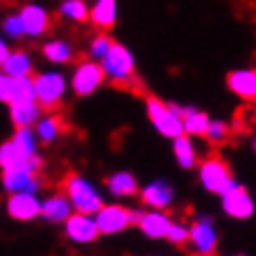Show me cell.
Here are the masks:
<instances>
[{
	"instance_id": "6da1fadb",
	"label": "cell",
	"mask_w": 256,
	"mask_h": 256,
	"mask_svg": "<svg viewBox=\"0 0 256 256\" xmlns=\"http://www.w3.org/2000/svg\"><path fill=\"white\" fill-rule=\"evenodd\" d=\"M98 63L106 76V80L115 82V85H132L137 78L135 54L130 52V48L120 42H113L108 52Z\"/></svg>"
},
{
	"instance_id": "7a4b0ae2",
	"label": "cell",
	"mask_w": 256,
	"mask_h": 256,
	"mask_svg": "<svg viewBox=\"0 0 256 256\" xmlns=\"http://www.w3.org/2000/svg\"><path fill=\"white\" fill-rule=\"evenodd\" d=\"M70 89L68 76L59 70H48V72H37L33 76V92L35 102L42 106V111H54L63 104L66 94Z\"/></svg>"
},
{
	"instance_id": "3957f363",
	"label": "cell",
	"mask_w": 256,
	"mask_h": 256,
	"mask_svg": "<svg viewBox=\"0 0 256 256\" xmlns=\"http://www.w3.org/2000/svg\"><path fill=\"white\" fill-rule=\"evenodd\" d=\"M146 113H148L150 124L168 139H176L184 135L182 132V106L176 102H163L156 96L146 98Z\"/></svg>"
},
{
	"instance_id": "277c9868",
	"label": "cell",
	"mask_w": 256,
	"mask_h": 256,
	"mask_svg": "<svg viewBox=\"0 0 256 256\" xmlns=\"http://www.w3.org/2000/svg\"><path fill=\"white\" fill-rule=\"evenodd\" d=\"M63 194L72 204L74 213H85V215H96L102 208V196L96 189L92 180H87L80 174H70L63 180Z\"/></svg>"
},
{
	"instance_id": "5b68a950",
	"label": "cell",
	"mask_w": 256,
	"mask_h": 256,
	"mask_svg": "<svg viewBox=\"0 0 256 256\" xmlns=\"http://www.w3.org/2000/svg\"><path fill=\"white\" fill-rule=\"evenodd\" d=\"M104 80H106V76L102 72L100 63L85 59L74 66V72L68 82H70V89H72L78 98H87V96L98 92V89L104 85Z\"/></svg>"
},
{
	"instance_id": "8992f818",
	"label": "cell",
	"mask_w": 256,
	"mask_h": 256,
	"mask_svg": "<svg viewBox=\"0 0 256 256\" xmlns=\"http://www.w3.org/2000/svg\"><path fill=\"white\" fill-rule=\"evenodd\" d=\"M200 182L210 194L222 196L230 184L234 182V176L230 172L228 163L220 156H208L200 163Z\"/></svg>"
},
{
	"instance_id": "52a82bcc",
	"label": "cell",
	"mask_w": 256,
	"mask_h": 256,
	"mask_svg": "<svg viewBox=\"0 0 256 256\" xmlns=\"http://www.w3.org/2000/svg\"><path fill=\"white\" fill-rule=\"evenodd\" d=\"M222 208L232 220H250L254 215V200L241 182H232L222 194Z\"/></svg>"
},
{
	"instance_id": "ba28073f",
	"label": "cell",
	"mask_w": 256,
	"mask_h": 256,
	"mask_svg": "<svg viewBox=\"0 0 256 256\" xmlns=\"http://www.w3.org/2000/svg\"><path fill=\"white\" fill-rule=\"evenodd\" d=\"M94 220L100 234H118L128 226H132V210L120 206V204H102Z\"/></svg>"
},
{
	"instance_id": "9c48e42d",
	"label": "cell",
	"mask_w": 256,
	"mask_h": 256,
	"mask_svg": "<svg viewBox=\"0 0 256 256\" xmlns=\"http://www.w3.org/2000/svg\"><path fill=\"white\" fill-rule=\"evenodd\" d=\"M40 208H42L40 194H28V191L9 194L7 202H4V213L14 222H33L40 217Z\"/></svg>"
},
{
	"instance_id": "30bf717a",
	"label": "cell",
	"mask_w": 256,
	"mask_h": 256,
	"mask_svg": "<svg viewBox=\"0 0 256 256\" xmlns=\"http://www.w3.org/2000/svg\"><path fill=\"white\" fill-rule=\"evenodd\" d=\"M0 184H2L4 194H20V191H28V194H40L42 191V178L40 174L30 172L28 168H11L2 170L0 174Z\"/></svg>"
},
{
	"instance_id": "8fae6325",
	"label": "cell",
	"mask_w": 256,
	"mask_h": 256,
	"mask_svg": "<svg viewBox=\"0 0 256 256\" xmlns=\"http://www.w3.org/2000/svg\"><path fill=\"white\" fill-rule=\"evenodd\" d=\"M63 232H66V239L76 243V246H87V243H94L100 236L94 215H85V213L70 215L63 222Z\"/></svg>"
},
{
	"instance_id": "7c38bea8",
	"label": "cell",
	"mask_w": 256,
	"mask_h": 256,
	"mask_svg": "<svg viewBox=\"0 0 256 256\" xmlns=\"http://www.w3.org/2000/svg\"><path fill=\"white\" fill-rule=\"evenodd\" d=\"M191 248L200 256H213L217 250V228L210 217H198L189 226V241Z\"/></svg>"
},
{
	"instance_id": "4fadbf2b",
	"label": "cell",
	"mask_w": 256,
	"mask_h": 256,
	"mask_svg": "<svg viewBox=\"0 0 256 256\" xmlns=\"http://www.w3.org/2000/svg\"><path fill=\"white\" fill-rule=\"evenodd\" d=\"M18 18L22 22V28H24V37H37L46 35L48 28H50V14L44 4H37V2H28L18 11Z\"/></svg>"
},
{
	"instance_id": "5bb4252c",
	"label": "cell",
	"mask_w": 256,
	"mask_h": 256,
	"mask_svg": "<svg viewBox=\"0 0 256 256\" xmlns=\"http://www.w3.org/2000/svg\"><path fill=\"white\" fill-rule=\"evenodd\" d=\"M22 100H35L33 76L14 78V76L0 74V102L2 104H14V102Z\"/></svg>"
},
{
	"instance_id": "9a60e30c",
	"label": "cell",
	"mask_w": 256,
	"mask_h": 256,
	"mask_svg": "<svg viewBox=\"0 0 256 256\" xmlns=\"http://www.w3.org/2000/svg\"><path fill=\"white\" fill-rule=\"evenodd\" d=\"M226 87L232 92L236 98L246 102H256V70H232L226 76Z\"/></svg>"
},
{
	"instance_id": "2e32d148",
	"label": "cell",
	"mask_w": 256,
	"mask_h": 256,
	"mask_svg": "<svg viewBox=\"0 0 256 256\" xmlns=\"http://www.w3.org/2000/svg\"><path fill=\"white\" fill-rule=\"evenodd\" d=\"M72 213H74V208H72V204H70V200L66 198L63 191L42 198L40 217L42 220H46L48 224H63Z\"/></svg>"
},
{
	"instance_id": "e0dca14e",
	"label": "cell",
	"mask_w": 256,
	"mask_h": 256,
	"mask_svg": "<svg viewBox=\"0 0 256 256\" xmlns=\"http://www.w3.org/2000/svg\"><path fill=\"white\" fill-rule=\"evenodd\" d=\"M142 202L150 208L165 210L174 202V189L168 180H152L142 189Z\"/></svg>"
},
{
	"instance_id": "ac0fdd59",
	"label": "cell",
	"mask_w": 256,
	"mask_h": 256,
	"mask_svg": "<svg viewBox=\"0 0 256 256\" xmlns=\"http://www.w3.org/2000/svg\"><path fill=\"white\" fill-rule=\"evenodd\" d=\"M35 63L33 56L24 50H9L7 56L0 61V72L14 76V78H24V76H33Z\"/></svg>"
},
{
	"instance_id": "d6986e66",
	"label": "cell",
	"mask_w": 256,
	"mask_h": 256,
	"mask_svg": "<svg viewBox=\"0 0 256 256\" xmlns=\"http://www.w3.org/2000/svg\"><path fill=\"white\" fill-rule=\"evenodd\" d=\"M89 22L102 33L111 30L118 24V0H94L89 7Z\"/></svg>"
},
{
	"instance_id": "ffe728a7",
	"label": "cell",
	"mask_w": 256,
	"mask_h": 256,
	"mask_svg": "<svg viewBox=\"0 0 256 256\" xmlns=\"http://www.w3.org/2000/svg\"><path fill=\"white\" fill-rule=\"evenodd\" d=\"M137 224L148 239H165V234H168V230L172 226V217L165 210L150 208L148 213H142Z\"/></svg>"
},
{
	"instance_id": "44dd1931",
	"label": "cell",
	"mask_w": 256,
	"mask_h": 256,
	"mask_svg": "<svg viewBox=\"0 0 256 256\" xmlns=\"http://www.w3.org/2000/svg\"><path fill=\"white\" fill-rule=\"evenodd\" d=\"M33 130H35L37 142L44 144V146H50V144H54L56 139L63 135V132H66V124H63L61 115H56V113L50 111V113L42 115V118L35 122Z\"/></svg>"
},
{
	"instance_id": "7402d4cb",
	"label": "cell",
	"mask_w": 256,
	"mask_h": 256,
	"mask_svg": "<svg viewBox=\"0 0 256 256\" xmlns=\"http://www.w3.org/2000/svg\"><path fill=\"white\" fill-rule=\"evenodd\" d=\"M44 115L42 106L35 100H22L9 104V120L16 128H33L35 122Z\"/></svg>"
},
{
	"instance_id": "603a6c76",
	"label": "cell",
	"mask_w": 256,
	"mask_h": 256,
	"mask_svg": "<svg viewBox=\"0 0 256 256\" xmlns=\"http://www.w3.org/2000/svg\"><path fill=\"white\" fill-rule=\"evenodd\" d=\"M42 54H44V59L54 63V66H68V63L74 61L76 50L66 40H48L42 46Z\"/></svg>"
},
{
	"instance_id": "cb8c5ba5",
	"label": "cell",
	"mask_w": 256,
	"mask_h": 256,
	"mask_svg": "<svg viewBox=\"0 0 256 256\" xmlns=\"http://www.w3.org/2000/svg\"><path fill=\"white\" fill-rule=\"evenodd\" d=\"M182 132L189 137H204L206 135V128H208V122L210 118L204 111L196 106H182Z\"/></svg>"
},
{
	"instance_id": "d4e9b609",
	"label": "cell",
	"mask_w": 256,
	"mask_h": 256,
	"mask_svg": "<svg viewBox=\"0 0 256 256\" xmlns=\"http://www.w3.org/2000/svg\"><path fill=\"white\" fill-rule=\"evenodd\" d=\"M106 189L113 198H130L137 194V178L130 172H115L106 178Z\"/></svg>"
},
{
	"instance_id": "484cf974",
	"label": "cell",
	"mask_w": 256,
	"mask_h": 256,
	"mask_svg": "<svg viewBox=\"0 0 256 256\" xmlns=\"http://www.w3.org/2000/svg\"><path fill=\"white\" fill-rule=\"evenodd\" d=\"M172 142H174V146H172V148H174V156H176L178 165H180L182 170L196 168V163H198V150H196L194 137L180 135V137L172 139Z\"/></svg>"
},
{
	"instance_id": "4316f807",
	"label": "cell",
	"mask_w": 256,
	"mask_h": 256,
	"mask_svg": "<svg viewBox=\"0 0 256 256\" xmlns=\"http://www.w3.org/2000/svg\"><path fill=\"white\" fill-rule=\"evenodd\" d=\"M33 156H24L16 144L7 139L0 144V170H11V168H28V161Z\"/></svg>"
},
{
	"instance_id": "83f0119b",
	"label": "cell",
	"mask_w": 256,
	"mask_h": 256,
	"mask_svg": "<svg viewBox=\"0 0 256 256\" xmlns=\"http://www.w3.org/2000/svg\"><path fill=\"white\" fill-rule=\"evenodd\" d=\"M59 16L63 20L85 24V22H89V4L85 0H63L59 4Z\"/></svg>"
},
{
	"instance_id": "f1b7e54d",
	"label": "cell",
	"mask_w": 256,
	"mask_h": 256,
	"mask_svg": "<svg viewBox=\"0 0 256 256\" xmlns=\"http://www.w3.org/2000/svg\"><path fill=\"white\" fill-rule=\"evenodd\" d=\"M11 142L16 144V148L20 150L24 156L40 154V142H37L33 128H16V132L11 135Z\"/></svg>"
},
{
	"instance_id": "f546056e",
	"label": "cell",
	"mask_w": 256,
	"mask_h": 256,
	"mask_svg": "<svg viewBox=\"0 0 256 256\" xmlns=\"http://www.w3.org/2000/svg\"><path fill=\"white\" fill-rule=\"evenodd\" d=\"M115 40L108 33H100L98 35H94L92 37V42H89V46H87V54H89V59L92 61H100L102 56H104L108 52V48H111V44Z\"/></svg>"
},
{
	"instance_id": "4dcf8cb0",
	"label": "cell",
	"mask_w": 256,
	"mask_h": 256,
	"mask_svg": "<svg viewBox=\"0 0 256 256\" xmlns=\"http://www.w3.org/2000/svg\"><path fill=\"white\" fill-rule=\"evenodd\" d=\"M230 135V126H228V122H224V120H210L208 122V128H206V137L210 144H224L228 139Z\"/></svg>"
},
{
	"instance_id": "1f68e13d",
	"label": "cell",
	"mask_w": 256,
	"mask_h": 256,
	"mask_svg": "<svg viewBox=\"0 0 256 256\" xmlns=\"http://www.w3.org/2000/svg\"><path fill=\"white\" fill-rule=\"evenodd\" d=\"M2 37L4 40H22L24 37V28L18 14H9L2 20Z\"/></svg>"
},
{
	"instance_id": "d6a6232c",
	"label": "cell",
	"mask_w": 256,
	"mask_h": 256,
	"mask_svg": "<svg viewBox=\"0 0 256 256\" xmlns=\"http://www.w3.org/2000/svg\"><path fill=\"white\" fill-rule=\"evenodd\" d=\"M165 239H168L170 243H174V246H184V243L189 241V226L182 224V222H172Z\"/></svg>"
},
{
	"instance_id": "836d02e7",
	"label": "cell",
	"mask_w": 256,
	"mask_h": 256,
	"mask_svg": "<svg viewBox=\"0 0 256 256\" xmlns=\"http://www.w3.org/2000/svg\"><path fill=\"white\" fill-rule=\"evenodd\" d=\"M9 44H7V40H4V37L2 35H0V61H2L4 59V56H7V52H9Z\"/></svg>"
},
{
	"instance_id": "e575fe53",
	"label": "cell",
	"mask_w": 256,
	"mask_h": 256,
	"mask_svg": "<svg viewBox=\"0 0 256 256\" xmlns=\"http://www.w3.org/2000/svg\"><path fill=\"white\" fill-rule=\"evenodd\" d=\"M254 150H256V137H254Z\"/></svg>"
},
{
	"instance_id": "d590c367",
	"label": "cell",
	"mask_w": 256,
	"mask_h": 256,
	"mask_svg": "<svg viewBox=\"0 0 256 256\" xmlns=\"http://www.w3.org/2000/svg\"><path fill=\"white\" fill-rule=\"evenodd\" d=\"M196 256H200V254H196Z\"/></svg>"
},
{
	"instance_id": "8d00e7d4",
	"label": "cell",
	"mask_w": 256,
	"mask_h": 256,
	"mask_svg": "<svg viewBox=\"0 0 256 256\" xmlns=\"http://www.w3.org/2000/svg\"><path fill=\"white\" fill-rule=\"evenodd\" d=\"M0 74H2V72H0Z\"/></svg>"
},
{
	"instance_id": "74e56055",
	"label": "cell",
	"mask_w": 256,
	"mask_h": 256,
	"mask_svg": "<svg viewBox=\"0 0 256 256\" xmlns=\"http://www.w3.org/2000/svg\"><path fill=\"white\" fill-rule=\"evenodd\" d=\"M239 256H241V254H239Z\"/></svg>"
}]
</instances>
